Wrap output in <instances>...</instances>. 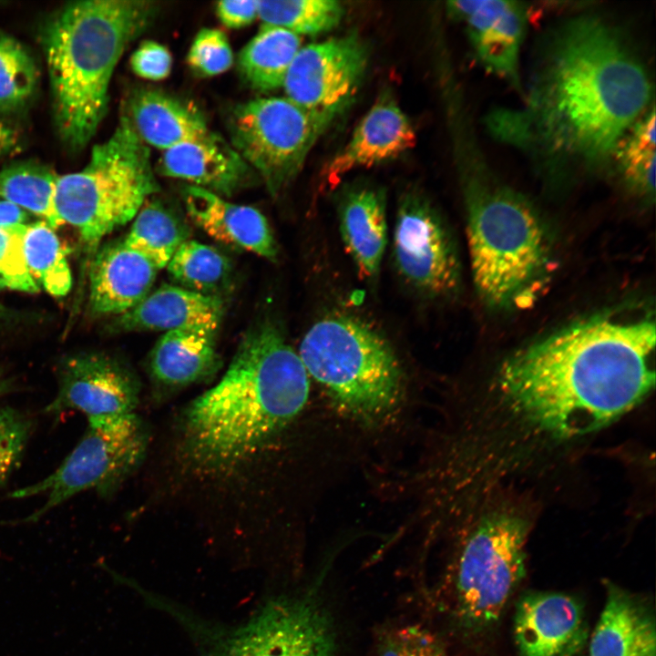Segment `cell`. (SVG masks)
<instances>
[{
    "instance_id": "cell-1",
    "label": "cell",
    "mask_w": 656,
    "mask_h": 656,
    "mask_svg": "<svg viewBox=\"0 0 656 656\" xmlns=\"http://www.w3.org/2000/svg\"><path fill=\"white\" fill-rule=\"evenodd\" d=\"M652 87L626 39L602 19L580 15L547 37L525 106L497 110L490 131L537 154L548 168H597L612 159L651 108Z\"/></svg>"
},
{
    "instance_id": "cell-2",
    "label": "cell",
    "mask_w": 656,
    "mask_h": 656,
    "mask_svg": "<svg viewBox=\"0 0 656 656\" xmlns=\"http://www.w3.org/2000/svg\"><path fill=\"white\" fill-rule=\"evenodd\" d=\"M656 327L649 315L598 314L573 323L507 358L497 386L510 408L557 437L598 430L654 386Z\"/></svg>"
},
{
    "instance_id": "cell-3",
    "label": "cell",
    "mask_w": 656,
    "mask_h": 656,
    "mask_svg": "<svg viewBox=\"0 0 656 656\" xmlns=\"http://www.w3.org/2000/svg\"><path fill=\"white\" fill-rule=\"evenodd\" d=\"M309 395L298 352L274 323H259L243 336L220 382L187 408L190 454L204 466L239 463L289 426Z\"/></svg>"
},
{
    "instance_id": "cell-4",
    "label": "cell",
    "mask_w": 656,
    "mask_h": 656,
    "mask_svg": "<svg viewBox=\"0 0 656 656\" xmlns=\"http://www.w3.org/2000/svg\"><path fill=\"white\" fill-rule=\"evenodd\" d=\"M147 0H84L47 23L43 44L59 134L73 149L91 139L108 110V87L126 47L153 22Z\"/></svg>"
},
{
    "instance_id": "cell-5",
    "label": "cell",
    "mask_w": 656,
    "mask_h": 656,
    "mask_svg": "<svg viewBox=\"0 0 656 656\" xmlns=\"http://www.w3.org/2000/svg\"><path fill=\"white\" fill-rule=\"evenodd\" d=\"M460 160L477 291L495 308L523 302L532 297L548 270L546 228L525 199L492 182L468 156Z\"/></svg>"
},
{
    "instance_id": "cell-6",
    "label": "cell",
    "mask_w": 656,
    "mask_h": 656,
    "mask_svg": "<svg viewBox=\"0 0 656 656\" xmlns=\"http://www.w3.org/2000/svg\"><path fill=\"white\" fill-rule=\"evenodd\" d=\"M298 354L335 409L374 427L390 420L404 397L403 374L387 341L354 316H326L306 332Z\"/></svg>"
},
{
    "instance_id": "cell-7",
    "label": "cell",
    "mask_w": 656,
    "mask_h": 656,
    "mask_svg": "<svg viewBox=\"0 0 656 656\" xmlns=\"http://www.w3.org/2000/svg\"><path fill=\"white\" fill-rule=\"evenodd\" d=\"M159 190L150 151L127 114L112 135L96 145L79 171L58 176L56 207L64 223L96 246L104 237L132 220Z\"/></svg>"
},
{
    "instance_id": "cell-8",
    "label": "cell",
    "mask_w": 656,
    "mask_h": 656,
    "mask_svg": "<svg viewBox=\"0 0 656 656\" xmlns=\"http://www.w3.org/2000/svg\"><path fill=\"white\" fill-rule=\"evenodd\" d=\"M527 537L526 522L507 512L483 518L466 536L446 581L461 627L481 631L499 619L526 575Z\"/></svg>"
},
{
    "instance_id": "cell-9",
    "label": "cell",
    "mask_w": 656,
    "mask_h": 656,
    "mask_svg": "<svg viewBox=\"0 0 656 656\" xmlns=\"http://www.w3.org/2000/svg\"><path fill=\"white\" fill-rule=\"evenodd\" d=\"M148 434L135 414L88 418L79 442L61 465L42 480L19 488L10 497L44 495V504L22 522H36L53 508L86 490L112 493L144 458Z\"/></svg>"
},
{
    "instance_id": "cell-10",
    "label": "cell",
    "mask_w": 656,
    "mask_h": 656,
    "mask_svg": "<svg viewBox=\"0 0 656 656\" xmlns=\"http://www.w3.org/2000/svg\"><path fill=\"white\" fill-rule=\"evenodd\" d=\"M335 118L286 97H267L236 105L227 128L231 145L276 195L299 174L310 150Z\"/></svg>"
},
{
    "instance_id": "cell-11",
    "label": "cell",
    "mask_w": 656,
    "mask_h": 656,
    "mask_svg": "<svg viewBox=\"0 0 656 656\" xmlns=\"http://www.w3.org/2000/svg\"><path fill=\"white\" fill-rule=\"evenodd\" d=\"M393 258L402 279L425 296L446 297L459 286V260L449 229L430 200L415 190L400 199Z\"/></svg>"
},
{
    "instance_id": "cell-12",
    "label": "cell",
    "mask_w": 656,
    "mask_h": 656,
    "mask_svg": "<svg viewBox=\"0 0 656 656\" xmlns=\"http://www.w3.org/2000/svg\"><path fill=\"white\" fill-rule=\"evenodd\" d=\"M327 613L313 598L267 603L224 643L218 656H336Z\"/></svg>"
},
{
    "instance_id": "cell-13",
    "label": "cell",
    "mask_w": 656,
    "mask_h": 656,
    "mask_svg": "<svg viewBox=\"0 0 656 656\" xmlns=\"http://www.w3.org/2000/svg\"><path fill=\"white\" fill-rule=\"evenodd\" d=\"M368 59L366 45L352 33L302 46L285 77L286 97L337 118L356 95Z\"/></svg>"
},
{
    "instance_id": "cell-14",
    "label": "cell",
    "mask_w": 656,
    "mask_h": 656,
    "mask_svg": "<svg viewBox=\"0 0 656 656\" xmlns=\"http://www.w3.org/2000/svg\"><path fill=\"white\" fill-rule=\"evenodd\" d=\"M138 402V383L126 365L102 353H83L61 364L56 395L45 411L74 410L88 419L135 413Z\"/></svg>"
},
{
    "instance_id": "cell-15",
    "label": "cell",
    "mask_w": 656,
    "mask_h": 656,
    "mask_svg": "<svg viewBox=\"0 0 656 656\" xmlns=\"http://www.w3.org/2000/svg\"><path fill=\"white\" fill-rule=\"evenodd\" d=\"M446 12L464 22L480 63L489 72L519 83V55L528 24L527 7L506 0L449 1Z\"/></svg>"
},
{
    "instance_id": "cell-16",
    "label": "cell",
    "mask_w": 656,
    "mask_h": 656,
    "mask_svg": "<svg viewBox=\"0 0 656 656\" xmlns=\"http://www.w3.org/2000/svg\"><path fill=\"white\" fill-rule=\"evenodd\" d=\"M588 635L583 607L568 594L528 593L517 605L514 638L520 656H576Z\"/></svg>"
},
{
    "instance_id": "cell-17",
    "label": "cell",
    "mask_w": 656,
    "mask_h": 656,
    "mask_svg": "<svg viewBox=\"0 0 656 656\" xmlns=\"http://www.w3.org/2000/svg\"><path fill=\"white\" fill-rule=\"evenodd\" d=\"M415 144L412 123L394 97L385 92L360 120L346 145L323 168V182L333 189L350 171L394 159Z\"/></svg>"
},
{
    "instance_id": "cell-18",
    "label": "cell",
    "mask_w": 656,
    "mask_h": 656,
    "mask_svg": "<svg viewBox=\"0 0 656 656\" xmlns=\"http://www.w3.org/2000/svg\"><path fill=\"white\" fill-rule=\"evenodd\" d=\"M158 169L166 177L185 180L221 197L246 186L254 171L230 142L213 131L164 150Z\"/></svg>"
},
{
    "instance_id": "cell-19",
    "label": "cell",
    "mask_w": 656,
    "mask_h": 656,
    "mask_svg": "<svg viewBox=\"0 0 656 656\" xmlns=\"http://www.w3.org/2000/svg\"><path fill=\"white\" fill-rule=\"evenodd\" d=\"M159 269L123 240L100 248L89 271V308L96 315H122L149 292Z\"/></svg>"
},
{
    "instance_id": "cell-20",
    "label": "cell",
    "mask_w": 656,
    "mask_h": 656,
    "mask_svg": "<svg viewBox=\"0 0 656 656\" xmlns=\"http://www.w3.org/2000/svg\"><path fill=\"white\" fill-rule=\"evenodd\" d=\"M183 200L191 220L216 241L270 261L278 248L265 216L257 209L232 203L207 190L187 185Z\"/></svg>"
},
{
    "instance_id": "cell-21",
    "label": "cell",
    "mask_w": 656,
    "mask_h": 656,
    "mask_svg": "<svg viewBox=\"0 0 656 656\" xmlns=\"http://www.w3.org/2000/svg\"><path fill=\"white\" fill-rule=\"evenodd\" d=\"M224 314L221 297L204 295L179 285L164 284L119 315L123 331H172L202 328L217 332Z\"/></svg>"
},
{
    "instance_id": "cell-22",
    "label": "cell",
    "mask_w": 656,
    "mask_h": 656,
    "mask_svg": "<svg viewBox=\"0 0 656 656\" xmlns=\"http://www.w3.org/2000/svg\"><path fill=\"white\" fill-rule=\"evenodd\" d=\"M589 656H656L655 620L650 608L619 586L607 584Z\"/></svg>"
},
{
    "instance_id": "cell-23",
    "label": "cell",
    "mask_w": 656,
    "mask_h": 656,
    "mask_svg": "<svg viewBox=\"0 0 656 656\" xmlns=\"http://www.w3.org/2000/svg\"><path fill=\"white\" fill-rule=\"evenodd\" d=\"M339 228L360 274L376 278L387 242L384 191L372 186L348 191L340 203Z\"/></svg>"
},
{
    "instance_id": "cell-24",
    "label": "cell",
    "mask_w": 656,
    "mask_h": 656,
    "mask_svg": "<svg viewBox=\"0 0 656 656\" xmlns=\"http://www.w3.org/2000/svg\"><path fill=\"white\" fill-rule=\"evenodd\" d=\"M124 112L143 142L162 150L199 139L210 131L198 109L157 89L135 91Z\"/></svg>"
},
{
    "instance_id": "cell-25",
    "label": "cell",
    "mask_w": 656,
    "mask_h": 656,
    "mask_svg": "<svg viewBox=\"0 0 656 656\" xmlns=\"http://www.w3.org/2000/svg\"><path fill=\"white\" fill-rule=\"evenodd\" d=\"M216 332L202 328L178 329L165 333L149 357L153 378L167 386H186L214 375L221 365Z\"/></svg>"
},
{
    "instance_id": "cell-26",
    "label": "cell",
    "mask_w": 656,
    "mask_h": 656,
    "mask_svg": "<svg viewBox=\"0 0 656 656\" xmlns=\"http://www.w3.org/2000/svg\"><path fill=\"white\" fill-rule=\"evenodd\" d=\"M301 47L300 36L281 27L261 26L259 33L239 53V72L256 91L277 90L282 87Z\"/></svg>"
},
{
    "instance_id": "cell-27",
    "label": "cell",
    "mask_w": 656,
    "mask_h": 656,
    "mask_svg": "<svg viewBox=\"0 0 656 656\" xmlns=\"http://www.w3.org/2000/svg\"><path fill=\"white\" fill-rule=\"evenodd\" d=\"M187 240L189 230L175 212L158 200H148L123 241L161 270Z\"/></svg>"
},
{
    "instance_id": "cell-28",
    "label": "cell",
    "mask_w": 656,
    "mask_h": 656,
    "mask_svg": "<svg viewBox=\"0 0 656 656\" xmlns=\"http://www.w3.org/2000/svg\"><path fill=\"white\" fill-rule=\"evenodd\" d=\"M57 178L52 169L36 163L13 164L0 171V197L56 230L65 224L56 207Z\"/></svg>"
},
{
    "instance_id": "cell-29",
    "label": "cell",
    "mask_w": 656,
    "mask_h": 656,
    "mask_svg": "<svg viewBox=\"0 0 656 656\" xmlns=\"http://www.w3.org/2000/svg\"><path fill=\"white\" fill-rule=\"evenodd\" d=\"M612 159L627 188L647 200H654L656 129L653 104L620 139Z\"/></svg>"
},
{
    "instance_id": "cell-30",
    "label": "cell",
    "mask_w": 656,
    "mask_h": 656,
    "mask_svg": "<svg viewBox=\"0 0 656 656\" xmlns=\"http://www.w3.org/2000/svg\"><path fill=\"white\" fill-rule=\"evenodd\" d=\"M180 287L204 295L221 297L231 280L232 265L220 250L187 240L166 266Z\"/></svg>"
},
{
    "instance_id": "cell-31",
    "label": "cell",
    "mask_w": 656,
    "mask_h": 656,
    "mask_svg": "<svg viewBox=\"0 0 656 656\" xmlns=\"http://www.w3.org/2000/svg\"><path fill=\"white\" fill-rule=\"evenodd\" d=\"M24 254L28 272L46 292L65 296L72 286L70 268L55 230L43 220L26 225Z\"/></svg>"
},
{
    "instance_id": "cell-32",
    "label": "cell",
    "mask_w": 656,
    "mask_h": 656,
    "mask_svg": "<svg viewBox=\"0 0 656 656\" xmlns=\"http://www.w3.org/2000/svg\"><path fill=\"white\" fill-rule=\"evenodd\" d=\"M343 6L334 0H262L258 17L262 26H277L298 36L317 35L336 27Z\"/></svg>"
},
{
    "instance_id": "cell-33",
    "label": "cell",
    "mask_w": 656,
    "mask_h": 656,
    "mask_svg": "<svg viewBox=\"0 0 656 656\" xmlns=\"http://www.w3.org/2000/svg\"><path fill=\"white\" fill-rule=\"evenodd\" d=\"M37 81L33 57L15 39L0 34V111L22 107Z\"/></svg>"
},
{
    "instance_id": "cell-34",
    "label": "cell",
    "mask_w": 656,
    "mask_h": 656,
    "mask_svg": "<svg viewBox=\"0 0 656 656\" xmlns=\"http://www.w3.org/2000/svg\"><path fill=\"white\" fill-rule=\"evenodd\" d=\"M26 225L0 228V290L27 293L40 288L30 275L24 254Z\"/></svg>"
},
{
    "instance_id": "cell-35",
    "label": "cell",
    "mask_w": 656,
    "mask_h": 656,
    "mask_svg": "<svg viewBox=\"0 0 656 656\" xmlns=\"http://www.w3.org/2000/svg\"><path fill=\"white\" fill-rule=\"evenodd\" d=\"M233 60L227 36L216 28L200 29L187 56L190 68L202 77H210L228 71Z\"/></svg>"
},
{
    "instance_id": "cell-36",
    "label": "cell",
    "mask_w": 656,
    "mask_h": 656,
    "mask_svg": "<svg viewBox=\"0 0 656 656\" xmlns=\"http://www.w3.org/2000/svg\"><path fill=\"white\" fill-rule=\"evenodd\" d=\"M32 429L27 415L9 406L0 407V487L18 465Z\"/></svg>"
},
{
    "instance_id": "cell-37",
    "label": "cell",
    "mask_w": 656,
    "mask_h": 656,
    "mask_svg": "<svg viewBox=\"0 0 656 656\" xmlns=\"http://www.w3.org/2000/svg\"><path fill=\"white\" fill-rule=\"evenodd\" d=\"M379 656H450L437 637L423 627L404 626L387 632Z\"/></svg>"
},
{
    "instance_id": "cell-38",
    "label": "cell",
    "mask_w": 656,
    "mask_h": 656,
    "mask_svg": "<svg viewBox=\"0 0 656 656\" xmlns=\"http://www.w3.org/2000/svg\"><path fill=\"white\" fill-rule=\"evenodd\" d=\"M130 67L138 77L153 81L165 79L172 67V56L166 46L145 40L133 52Z\"/></svg>"
},
{
    "instance_id": "cell-39",
    "label": "cell",
    "mask_w": 656,
    "mask_h": 656,
    "mask_svg": "<svg viewBox=\"0 0 656 656\" xmlns=\"http://www.w3.org/2000/svg\"><path fill=\"white\" fill-rule=\"evenodd\" d=\"M215 11L224 26L238 29L247 26L258 17L259 1H220L216 3Z\"/></svg>"
},
{
    "instance_id": "cell-40",
    "label": "cell",
    "mask_w": 656,
    "mask_h": 656,
    "mask_svg": "<svg viewBox=\"0 0 656 656\" xmlns=\"http://www.w3.org/2000/svg\"><path fill=\"white\" fill-rule=\"evenodd\" d=\"M26 220L25 210L6 200H0V228L25 225Z\"/></svg>"
},
{
    "instance_id": "cell-41",
    "label": "cell",
    "mask_w": 656,
    "mask_h": 656,
    "mask_svg": "<svg viewBox=\"0 0 656 656\" xmlns=\"http://www.w3.org/2000/svg\"><path fill=\"white\" fill-rule=\"evenodd\" d=\"M17 143L15 132L0 121V157L12 151Z\"/></svg>"
},
{
    "instance_id": "cell-42",
    "label": "cell",
    "mask_w": 656,
    "mask_h": 656,
    "mask_svg": "<svg viewBox=\"0 0 656 656\" xmlns=\"http://www.w3.org/2000/svg\"><path fill=\"white\" fill-rule=\"evenodd\" d=\"M10 387L9 380L0 372V397L8 392Z\"/></svg>"
},
{
    "instance_id": "cell-43",
    "label": "cell",
    "mask_w": 656,
    "mask_h": 656,
    "mask_svg": "<svg viewBox=\"0 0 656 656\" xmlns=\"http://www.w3.org/2000/svg\"><path fill=\"white\" fill-rule=\"evenodd\" d=\"M11 316L10 312L6 307L0 303V321L6 320Z\"/></svg>"
}]
</instances>
